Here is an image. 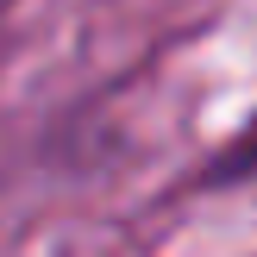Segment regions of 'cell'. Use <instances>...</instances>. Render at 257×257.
Returning a JSON list of instances; mask_svg holds the SVG:
<instances>
[{
  "mask_svg": "<svg viewBox=\"0 0 257 257\" xmlns=\"http://www.w3.org/2000/svg\"><path fill=\"white\" fill-rule=\"evenodd\" d=\"M232 182H257V125L238 132V138H226V145L188 176V188H232Z\"/></svg>",
  "mask_w": 257,
  "mask_h": 257,
  "instance_id": "cell-1",
  "label": "cell"
}]
</instances>
